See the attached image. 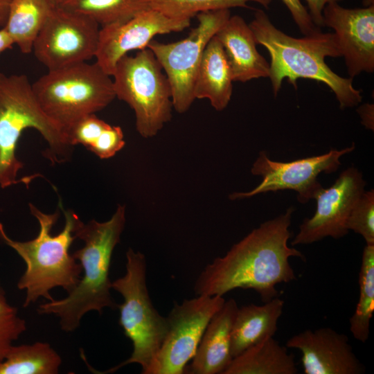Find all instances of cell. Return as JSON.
I'll return each mask as SVG.
<instances>
[{
    "instance_id": "cell-29",
    "label": "cell",
    "mask_w": 374,
    "mask_h": 374,
    "mask_svg": "<svg viewBox=\"0 0 374 374\" xmlns=\"http://www.w3.org/2000/svg\"><path fill=\"white\" fill-rule=\"evenodd\" d=\"M124 134L119 126H108L89 150L102 159L114 157L125 145Z\"/></svg>"
},
{
    "instance_id": "cell-31",
    "label": "cell",
    "mask_w": 374,
    "mask_h": 374,
    "mask_svg": "<svg viewBox=\"0 0 374 374\" xmlns=\"http://www.w3.org/2000/svg\"><path fill=\"white\" fill-rule=\"evenodd\" d=\"M308 6V11L314 24L319 28L324 26L323 10L329 3L338 2L341 0H305Z\"/></svg>"
},
{
    "instance_id": "cell-22",
    "label": "cell",
    "mask_w": 374,
    "mask_h": 374,
    "mask_svg": "<svg viewBox=\"0 0 374 374\" xmlns=\"http://www.w3.org/2000/svg\"><path fill=\"white\" fill-rule=\"evenodd\" d=\"M55 6L48 0H11L3 28L21 52L33 51L35 39Z\"/></svg>"
},
{
    "instance_id": "cell-19",
    "label": "cell",
    "mask_w": 374,
    "mask_h": 374,
    "mask_svg": "<svg viewBox=\"0 0 374 374\" xmlns=\"http://www.w3.org/2000/svg\"><path fill=\"white\" fill-rule=\"evenodd\" d=\"M285 302L276 296L263 305L249 304L238 308L231 336L233 358L247 348L274 337Z\"/></svg>"
},
{
    "instance_id": "cell-23",
    "label": "cell",
    "mask_w": 374,
    "mask_h": 374,
    "mask_svg": "<svg viewBox=\"0 0 374 374\" xmlns=\"http://www.w3.org/2000/svg\"><path fill=\"white\" fill-rule=\"evenodd\" d=\"M62 359L48 343L12 346L0 362V374H57Z\"/></svg>"
},
{
    "instance_id": "cell-17",
    "label": "cell",
    "mask_w": 374,
    "mask_h": 374,
    "mask_svg": "<svg viewBox=\"0 0 374 374\" xmlns=\"http://www.w3.org/2000/svg\"><path fill=\"white\" fill-rule=\"evenodd\" d=\"M238 309L233 299L225 301L213 316L203 334L196 353L184 373L222 374L231 364V336Z\"/></svg>"
},
{
    "instance_id": "cell-24",
    "label": "cell",
    "mask_w": 374,
    "mask_h": 374,
    "mask_svg": "<svg viewBox=\"0 0 374 374\" xmlns=\"http://www.w3.org/2000/svg\"><path fill=\"white\" fill-rule=\"evenodd\" d=\"M359 300L349 319L353 337L365 343L369 337L374 312V244H366L359 273Z\"/></svg>"
},
{
    "instance_id": "cell-25",
    "label": "cell",
    "mask_w": 374,
    "mask_h": 374,
    "mask_svg": "<svg viewBox=\"0 0 374 374\" xmlns=\"http://www.w3.org/2000/svg\"><path fill=\"white\" fill-rule=\"evenodd\" d=\"M89 17L101 27L125 21L150 9V0H66L58 6Z\"/></svg>"
},
{
    "instance_id": "cell-7",
    "label": "cell",
    "mask_w": 374,
    "mask_h": 374,
    "mask_svg": "<svg viewBox=\"0 0 374 374\" xmlns=\"http://www.w3.org/2000/svg\"><path fill=\"white\" fill-rule=\"evenodd\" d=\"M126 272L112 282V289L119 292L123 302L119 309V325L133 345L131 356L105 372L112 373L130 364L141 365L146 374L154 363L168 330L167 318L154 308L146 286L144 255L130 248L126 252Z\"/></svg>"
},
{
    "instance_id": "cell-10",
    "label": "cell",
    "mask_w": 374,
    "mask_h": 374,
    "mask_svg": "<svg viewBox=\"0 0 374 374\" xmlns=\"http://www.w3.org/2000/svg\"><path fill=\"white\" fill-rule=\"evenodd\" d=\"M100 25L84 15L55 6L35 40L33 51L48 70L95 57Z\"/></svg>"
},
{
    "instance_id": "cell-14",
    "label": "cell",
    "mask_w": 374,
    "mask_h": 374,
    "mask_svg": "<svg viewBox=\"0 0 374 374\" xmlns=\"http://www.w3.org/2000/svg\"><path fill=\"white\" fill-rule=\"evenodd\" d=\"M191 19H175L150 8L134 17L101 27L96 62L112 76L118 61L134 50L147 48L157 35L180 32L188 28Z\"/></svg>"
},
{
    "instance_id": "cell-6",
    "label": "cell",
    "mask_w": 374,
    "mask_h": 374,
    "mask_svg": "<svg viewBox=\"0 0 374 374\" xmlns=\"http://www.w3.org/2000/svg\"><path fill=\"white\" fill-rule=\"evenodd\" d=\"M111 77L96 62H85L48 70L32 87L42 109L66 134L77 121L116 98Z\"/></svg>"
},
{
    "instance_id": "cell-30",
    "label": "cell",
    "mask_w": 374,
    "mask_h": 374,
    "mask_svg": "<svg viewBox=\"0 0 374 374\" xmlns=\"http://www.w3.org/2000/svg\"><path fill=\"white\" fill-rule=\"evenodd\" d=\"M289 10L294 22L304 35H313L321 32L312 20L308 9L300 0H281Z\"/></svg>"
},
{
    "instance_id": "cell-1",
    "label": "cell",
    "mask_w": 374,
    "mask_h": 374,
    "mask_svg": "<svg viewBox=\"0 0 374 374\" xmlns=\"http://www.w3.org/2000/svg\"><path fill=\"white\" fill-rule=\"evenodd\" d=\"M293 207L264 222L208 265L195 284L197 295L223 296L237 288L251 289L267 302L278 296V284L296 279L291 257L305 259L301 251L288 246Z\"/></svg>"
},
{
    "instance_id": "cell-9",
    "label": "cell",
    "mask_w": 374,
    "mask_h": 374,
    "mask_svg": "<svg viewBox=\"0 0 374 374\" xmlns=\"http://www.w3.org/2000/svg\"><path fill=\"white\" fill-rule=\"evenodd\" d=\"M198 24L184 39L171 43L151 40L147 46L160 63L170 84L173 108L187 112L195 98L194 85L206 46L231 17L229 9L198 13Z\"/></svg>"
},
{
    "instance_id": "cell-26",
    "label": "cell",
    "mask_w": 374,
    "mask_h": 374,
    "mask_svg": "<svg viewBox=\"0 0 374 374\" xmlns=\"http://www.w3.org/2000/svg\"><path fill=\"white\" fill-rule=\"evenodd\" d=\"M255 1L268 8L271 0H150V7L175 19H191L198 13L241 7L251 8L247 3Z\"/></svg>"
},
{
    "instance_id": "cell-5",
    "label": "cell",
    "mask_w": 374,
    "mask_h": 374,
    "mask_svg": "<svg viewBox=\"0 0 374 374\" xmlns=\"http://www.w3.org/2000/svg\"><path fill=\"white\" fill-rule=\"evenodd\" d=\"M28 128L37 130L48 144L44 155L52 163L68 161L73 146L64 130L42 109L24 75L0 72V186L30 182L17 179L24 163L16 156L19 140ZM28 185V184H27Z\"/></svg>"
},
{
    "instance_id": "cell-8",
    "label": "cell",
    "mask_w": 374,
    "mask_h": 374,
    "mask_svg": "<svg viewBox=\"0 0 374 374\" xmlns=\"http://www.w3.org/2000/svg\"><path fill=\"white\" fill-rule=\"evenodd\" d=\"M152 51L139 50L117 62L113 77L116 98L134 110L136 129L143 138L156 136L172 118L170 84Z\"/></svg>"
},
{
    "instance_id": "cell-28",
    "label": "cell",
    "mask_w": 374,
    "mask_h": 374,
    "mask_svg": "<svg viewBox=\"0 0 374 374\" xmlns=\"http://www.w3.org/2000/svg\"><path fill=\"white\" fill-rule=\"evenodd\" d=\"M348 230L361 235L366 244H374V192L364 191L346 222Z\"/></svg>"
},
{
    "instance_id": "cell-20",
    "label": "cell",
    "mask_w": 374,
    "mask_h": 374,
    "mask_svg": "<svg viewBox=\"0 0 374 374\" xmlns=\"http://www.w3.org/2000/svg\"><path fill=\"white\" fill-rule=\"evenodd\" d=\"M233 82L223 46L215 35L204 51L195 81L194 96L208 99L215 110L222 111L231 100Z\"/></svg>"
},
{
    "instance_id": "cell-12",
    "label": "cell",
    "mask_w": 374,
    "mask_h": 374,
    "mask_svg": "<svg viewBox=\"0 0 374 374\" xmlns=\"http://www.w3.org/2000/svg\"><path fill=\"white\" fill-rule=\"evenodd\" d=\"M355 144L341 150L331 149L323 154L300 159L290 162L271 160L265 151L253 163L251 172L262 178L260 184L253 190L244 193H233L231 200L249 198L260 193L293 190L297 193V199L301 204L314 199L323 188L317 180L321 173H332L341 166L340 158L353 152Z\"/></svg>"
},
{
    "instance_id": "cell-27",
    "label": "cell",
    "mask_w": 374,
    "mask_h": 374,
    "mask_svg": "<svg viewBox=\"0 0 374 374\" xmlns=\"http://www.w3.org/2000/svg\"><path fill=\"white\" fill-rule=\"evenodd\" d=\"M26 330V321L19 316L17 309L8 303L0 282V362L4 359L13 342Z\"/></svg>"
},
{
    "instance_id": "cell-16",
    "label": "cell",
    "mask_w": 374,
    "mask_h": 374,
    "mask_svg": "<svg viewBox=\"0 0 374 374\" xmlns=\"http://www.w3.org/2000/svg\"><path fill=\"white\" fill-rule=\"evenodd\" d=\"M286 347L301 352L305 374H363L365 366L357 358L348 337L329 327L305 330L293 335Z\"/></svg>"
},
{
    "instance_id": "cell-4",
    "label": "cell",
    "mask_w": 374,
    "mask_h": 374,
    "mask_svg": "<svg viewBox=\"0 0 374 374\" xmlns=\"http://www.w3.org/2000/svg\"><path fill=\"white\" fill-rule=\"evenodd\" d=\"M125 206L118 205L111 218L105 222L82 221L74 235L84 246L72 256L80 261L83 276L64 299L48 301L39 305V314H54L60 318L61 328L67 332L76 330L83 316L105 308L114 309L116 304L111 296L109 269L112 253L119 243L126 222Z\"/></svg>"
},
{
    "instance_id": "cell-32",
    "label": "cell",
    "mask_w": 374,
    "mask_h": 374,
    "mask_svg": "<svg viewBox=\"0 0 374 374\" xmlns=\"http://www.w3.org/2000/svg\"><path fill=\"white\" fill-rule=\"evenodd\" d=\"M358 112L362 117V123L369 129H373V106L366 104L358 109Z\"/></svg>"
},
{
    "instance_id": "cell-15",
    "label": "cell",
    "mask_w": 374,
    "mask_h": 374,
    "mask_svg": "<svg viewBox=\"0 0 374 374\" xmlns=\"http://www.w3.org/2000/svg\"><path fill=\"white\" fill-rule=\"evenodd\" d=\"M323 26L335 30L350 78L374 71V6L346 8L338 2L323 10Z\"/></svg>"
},
{
    "instance_id": "cell-33",
    "label": "cell",
    "mask_w": 374,
    "mask_h": 374,
    "mask_svg": "<svg viewBox=\"0 0 374 374\" xmlns=\"http://www.w3.org/2000/svg\"><path fill=\"white\" fill-rule=\"evenodd\" d=\"M14 44V42L6 31L3 27L0 30V54L6 50L10 48Z\"/></svg>"
},
{
    "instance_id": "cell-13",
    "label": "cell",
    "mask_w": 374,
    "mask_h": 374,
    "mask_svg": "<svg viewBox=\"0 0 374 374\" xmlns=\"http://www.w3.org/2000/svg\"><path fill=\"white\" fill-rule=\"evenodd\" d=\"M366 184L362 173L351 166L330 188H322L314 198L317 200L314 214L303 220L291 244H308L326 237L345 236L348 233V218Z\"/></svg>"
},
{
    "instance_id": "cell-35",
    "label": "cell",
    "mask_w": 374,
    "mask_h": 374,
    "mask_svg": "<svg viewBox=\"0 0 374 374\" xmlns=\"http://www.w3.org/2000/svg\"><path fill=\"white\" fill-rule=\"evenodd\" d=\"M54 6H60L66 0H48Z\"/></svg>"
},
{
    "instance_id": "cell-34",
    "label": "cell",
    "mask_w": 374,
    "mask_h": 374,
    "mask_svg": "<svg viewBox=\"0 0 374 374\" xmlns=\"http://www.w3.org/2000/svg\"><path fill=\"white\" fill-rule=\"evenodd\" d=\"M11 0H0V26L6 25Z\"/></svg>"
},
{
    "instance_id": "cell-11",
    "label": "cell",
    "mask_w": 374,
    "mask_h": 374,
    "mask_svg": "<svg viewBox=\"0 0 374 374\" xmlns=\"http://www.w3.org/2000/svg\"><path fill=\"white\" fill-rule=\"evenodd\" d=\"M225 301L223 296L197 295L181 304L175 303L166 317L168 332L146 374L184 373L207 325Z\"/></svg>"
},
{
    "instance_id": "cell-3",
    "label": "cell",
    "mask_w": 374,
    "mask_h": 374,
    "mask_svg": "<svg viewBox=\"0 0 374 374\" xmlns=\"http://www.w3.org/2000/svg\"><path fill=\"white\" fill-rule=\"evenodd\" d=\"M249 26L256 44L262 45L270 55L269 77L275 96L285 78L295 88L297 79L308 78L328 86L342 109L362 102V91L353 87L352 78L339 76L325 62L326 57L341 56L335 33L321 31L292 37L276 28L262 10H256Z\"/></svg>"
},
{
    "instance_id": "cell-2",
    "label": "cell",
    "mask_w": 374,
    "mask_h": 374,
    "mask_svg": "<svg viewBox=\"0 0 374 374\" xmlns=\"http://www.w3.org/2000/svg\"><path fill=\"white\" fill-rule=\"evenodd\" d=\"M59 205L60 208L53 213H45L28 204L30 213L39 225L38 235L28 241L12 240L0 222V238L26 264V270L17 282L18 289L26 292L24 308L40 297L53 300L50 291L56 287L70 292L81 278V265L69 253L76 239L74 232L81 220L71 209L64 210L61 201Z\"/></svg>"
},
{
    "instance_id": "cell-18",
    "label": "cell",
    "mask_w": 374,
    "mask_h": 374,
    "mask_svg": "<svg viewBox=\"0 0 374 374\" xmlns=\"http://www.w3.org/2000/svg\"><path fill=\"white\" fill-rule=\"evenodd\" d=\"M215 36L223 46L233 81L269 77V64L257 51L253 33L242 17L231 16Z\"/></svg>"
},
{
    "instance_id": "cell-21",
    "label": "cell",
    "mask_w": 374,
    "mask_h": 374,
    "mask_svg": "<svg viewBox=\"0 0 374 374\" xmlns=\"http://www.w3.org/2000/svg\"><path fill=\"white\" fill-rule=\"evenodd\" d=\"M294 356L273 337L233 358L222 374H296Z\"/></svg>"
}]
</instances>
